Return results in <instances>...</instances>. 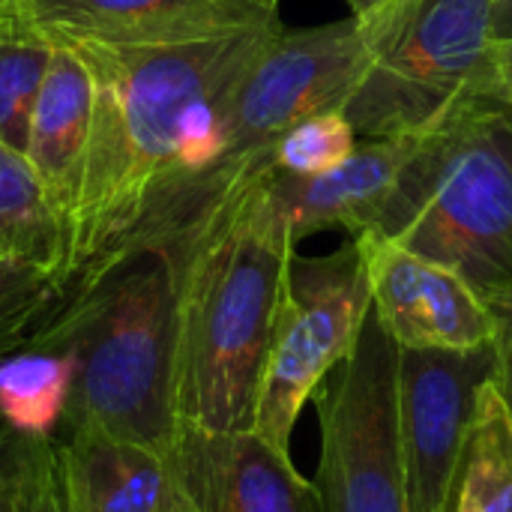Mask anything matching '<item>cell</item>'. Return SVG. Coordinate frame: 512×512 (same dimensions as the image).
Here are the masks:
<instances>
[{
    "mask_svg": "<svg viewBox=\"0 0 512 512\" xmlns=\"http://www.w3.org/2000/svg\"><path fill=\"white\" fill-rule=\"evenodd\" d=\"M30 339L75 354L63 435L96 429L168 456L180 432V273L171 252L126 255L63 297Z\"/></svg>",
    "mask_w": 512,
    "mask_h": 512,
    "instance_id": "cell-3",
    "label": "cell"
},
{
    "mask_svg": "<svg viewBox=\"0 0 512 512\" xmlns=\"http://www.w3.org/2000/svg\"><path fill=\"white\" fill-rule=\"evenodd\" d=\"M51 66L33 102L24 156L63 219L66 237L78 207L90 129H93V75L87 60L63 42H54Z\"/></svg>",
    "mask_w": 512,
    "mask_h": 512,
    "instance_id": "cell-14",
    "label": "cell"
},
{
    "mask_svg": "<svg viewBox=\"0 0 512 512\" xmlns=\"http://www.w3.org/2000/svg\"><path fill=\"white\" fill-rule=\"evenodd\" d=\"M495 378V339L471 351L399 348V429L411 512H444L477 399Z\"/></svg>",
    "mask_w": 512,
    "mask_h": 512,
    "instance_id": "cell-9",
    "label": "cell"
},
{
    "mask_svg": "<svg viewBox=\"0 0 512 512\" xmlns=\"http://www.w3.org/2000/svg\"><path fill=\"white\" fill-rule=\"evenodd\" d=\"M387 3H393V0H348L351 15H354V18H360V21H366V18L378 15Z\"/></svg>",
    "mask_w": 512,
    "mask_h": 512,
    "instance_id": "cell-27",
    "label": "cell"
},
{
    "mask_svg": "<svg viewBox=\"0 0 512 512\" xmlns=\"http://www.w3.org/2000/svg\"><path fill=\"white\" fill-rule=\"evenodd\" d=\"M495 0H393L360 21L372 48L342 114L357 138H423L495 99Z\"/></svg>",
    "mask_w": 512,
    "mask_h": 512,
    "instance_id": "cell-5",
    "label": "cell"
},
{
    "mask_svg": "<svg viewBox=\"0 0 512 512\" xmlns=\"http://www.w3.org/2000/svg\"><path fill=\"white\" fill-rule=\"evenodd\" d=\"M417 138H372L324 174H285L273 168V204L291 228L294 243L315 231L345 228L354 234L375 225Z\"/></svg>",
    "mask_w": 512,
    "mask_h": 512,
    "instance_id": "cell-13",
    "label": "cell"
},
{
    "mask_svg": "<svg viewBox=\"0 0 512 512\" xmlns=\"http://www.w3.org/2000/svg\"><path fill=\"white\" fill-rule=\"evenodd\" d=\"M273 168L234 186L189 234L162 246L180 273V426L252 429L288 264L297 252L273 204Z\"/></svg>",
    "mask_w": 512,
    "mask_h": 512,
    "instance_id": "cell-2",
    "label": "cell"
},
{
    "mask_svg": "<svg viewBox=\"0 0 512 512\" xmlns=\"http://www.w3.org/2000/svg\"><path fill=\"white\" fill-rule=\"evenodd\" d=\"M444 512H512V414L498 381L477 399Z\"/></svg>",
    "mask_w": 512,
    "mask_h": 512,
    "instance_id": "cell-18",
    "label": "cell"
},
{
    "mask_svg": "<svg viewBox=\"0 0 512 512\" xmlns=\"http://www.w3.org/2000/svg\"><path fill=\"white\" fill-rule=\"evenodd\" d=\"M0 261L51 270L60 282L66 228L27 156L0 138ZM63 294V291H60Z\"/></svg>",
    "mask_w": 512,
    "mask_h": 512,
    "instance_id": "cell-17",
    "label": "cell"
},
{
    "mask_svg": "<svg viewBox=\"0 0 512 512\" xmlns=\"http://www.w3.org/2000/svg\"><path fill=\"white\" fill-rule=\"evenodd\" d=\"M369 309V276L354 237L330 255L294 252L252 417V432L279 453L291 456V435L306 402L348 360Z\"/></svg>",
    "mask_w": 512,
    "mask_h": 512,
    "instance_id": "cell-8",
    "label": "cell"
},
{
    "mask_svg": "<svg viewBox=\"0 0 512 512\" xmlns=\"http://www.w3.org/2000/svg\"><path fill=\"white\" fill-rule=\"evenodd\" d=\"M60 297L51 270L0 261V357L18 351L60 306Z\"/></svg>",
    "mask_w": 512,
    "mask_h": 512,
    "instance_id": "cell-20",
    "label": "cell"
},
{
    "mask_svg": "<svg viewBox=\"0 0 512 512\" xmlns=\"http://www.w3.org/2000/svg\"><path fill=\"white\" fill-rule=\"evenodd\" d=\"M279 30L276 18L189 42L72 45L93 75V129L63 297L204 213L225 105Z\"/></svg>",
    "mask_w": 512,
    "mask_h": 512,
    "instance_id": "cell-1",
    "label": "cell"
},
{
    "mask_svg": "<svg viewBox=\"0 0 512 512\" xmlns=\"http://www.w3.org/2000/svg\"><path fill=\"white\" fill-rule=\"evenodd\" d=\"M6 438H9V429H6V426L0 423V447H3V441H6Z\"/></svg>",
    "mask_w": 512,
    "mask_h": 512,
    "instance_id": "cell-28",
    "label": "cell"
},
{
    "mask_svg": "<svg viewBox=\"0 0 512 512\" xmlns=\"http://www.w3.org/2000/svg\"><path fill=\"white\" fill-rule=\"evenodd\" d=\"M360 138L351 126V120L342 111H324L312 114L300 123H294L273 150V165L285 174L309 177L324 174L336 165H342L354 150Z\"/></svg>",
    "mask_w": 512,
    "mask_h": 512,
    "instance_id": "cell-21",
    "label": "cell"
},
{
    "mask_svg": "<svg viewBox=\"0 0 512 512\" xmlns=\"http://www.w3.org/2000/svg\"><path fill=\"white\" fill-rule=\"evenodd\" d=\"M159 512H321L318 489L252 429L180 426L168 456Z\"/></svg>",
    "mask_w": 512,
    "mask_h": 512,
    "instance_id": "cell-10",
    "label": "cell"
},
{
    "mask_svg": "<svg viewBox=\"0 0 512 512\" xmlns=\"http://www.w3.org/2000/svg\"><path fill=\"white\" fill-rule=\"evenodd\" d=\"M75 354L27 339L0 357V423L24 441L57 444L75 393Z\"/></svg>",
    "mask_w": 512,
    "mask_h": 512,
    "instance_id": "cell-16",
    "label": "cell"
},
{
    "mask_svg": "<svg viewBox=\"0 0 512 512\" xmlns=\"http://www.w3.org/2000/svg\"><path fill=\"white\" fill-rule=\"evenodd\" d=\"M492 36H495V42H512V0H495Z\"/></svg>",
    "mask_w": 512,
    "mask_h": 512,
    "instance_id": "cell-26",
    "label": "cell"
},
{
    "mask_svg": "<svg viewBox=\"0 0 512 512\" xmlns=\"http://www.w3.org/2000/svg\"><path fill=\"white\" fill-rule=\"evenodd\" d=\"M495 318V351H498V387L512 414V291L486 300Z\"/></svg>",
    "mask_w": 512,
    "mask_h": 512,
    "instance_id": "cell-24",
    "label": "cell"
},
{
    "mask_svg": "<svg viewBox=\"0 0 512 512\" xmlns=\"http://www.w3.org/2000/svg\"><path fill=\"white\" fill-rule=\"evenodd\" d=\"M54 453L66 512H159L165 504V456L144 444L72 429Z\"/></svg>",
    "mask_w": 512,
    "mask_h": 512,
    "instance_id": "cell-15",
    "label": "cell"
},
{
    "mask_svg": "<svg viewBox=\"0 0 512 512\" xmlns=\"http://www.w3.org/2000/svg\"><path fill=\"white\" fill-rule=\"evenodd\" d=\"M66 45H165L222 36L279 18V0H18Z\"/></svg>",
    "mask_w": 512,
    "mask_h": 512,
    "instance_id": "cell-12",
    "label": "cell"
},
{
    "mask_svg": "<svg viewBox=\"0 0 512 512\" xmlns=\"http://www.w3.org/2000/svg\"><path fill=\"white\" fill-rule=\"evenodd\" d=\"M54 48L57 45L27 18L18 0H0V138L21 153Z\"/></svg>",
    "mask_w": 512,
    "mask_h": 512,
    "instance_id": "cell-19",
    "label": "cell"
},
{
    "mask_svg": "<svg viewBox=\"0 0 512 512\" xmlns=\"http://www.w3.org/2000/svg\"><path fill=\"white\" fill-rule=\"evenodd\" d=\"M24 512H66L63 510V495H60L54 444H36V441H30Z\"/></svg>",
    "mask_w": 512,
    "mask_h": 512,
    "instance_id": "cell-22",
    "label": "cell"
},
{
    "mask_svg": "<svg viewBox=\"0 0 512 512\" xmlns=\"http://www.w3.org/2000/svg\"><path fill=\"white\" fill-rule=\"evenodd\" d=\"M372 57L363 24L345 21L279 30L234 87L219 120L216 165L207 183L210 210L243 180L273 165L279 138L300 120L342 111Z\"/></svg>",
    "mask_w": 512,
    "mask_h": 512,
    "instance_id": "cell-6",
    "label": "cell"
},
{
    "mask_svg": "<svg viewBox=\"0 0 512 512\" xmlns=\"http://www.w3.org/2000/svg\"><path fill=\"white\" fill-rule=\"evenodd\" d=\"M372 291V309L399 348L471 351L495 339L489 303L453 270L378 234L354 237Z\"/></svg>",
    "mask_w": 512,
    "mask_h": 512,
    "instance_id": "cell-11",
    "label": "cell"
},
{
    "mask_svg": "<svg viewBox=\"0 0 512 512\" xmlns=\"http://www.w3.org/2000/svg\"><path fill=\"white\" fill-rule=\"evenodd\" d=\"M366 231L459 273L483 300L512 291L510 111L480 105L417 138Z\"/></svg>",
    "mask_w": 512,
    "mask_h": 512,
    "instance_id": "cell-4",
    "label": "cell"
},
{
    "mask_svg": "<svg viewBox=\"0 0 512 512\" xmlns=\"http://www.w3.org/2000/svg\"><path fill=\"white\" fill-rule=\"evenodd\" d=\"M27 462H30V441L9 438L0 447V512H24L27 492Z\"/></svg>",
    "mask_w": 512,
    "mask_h": 512,
    "instance_id": "cell-23",
    "label": "cell"
},
{
    "mask_svg": "<svg viewBox=\"0 0 512 512\" xmlns=\"http://www.w3.org/2000/svg\"><path fill=\"white\" fill-rule=\"evenodd\" d=\"M495 99L512 114V42L495 45Z\"/></svg>",
    "mask_w": 512,
    "mask_h": 512,
    "instance_id": "cell-25",
    "label": "cell"
},
{
    "mask_svg": "<svg viewBox=\"0 0 512 512\" xmlns=\"http://www.w3.org/2000/svg\"><path fill=\"white\" fill-rule=\"evenodd\" d=\"M318 399L321 512H411L399 429V345L369 309Z\"/></svg>",
    "mask_w": 512,
    "mask_h": 512,
    "instance_id": "cell-7",
    "label": "cell"
}]
</instances>
